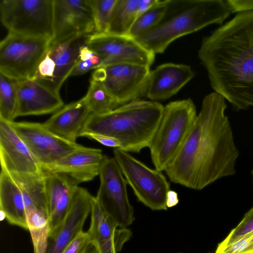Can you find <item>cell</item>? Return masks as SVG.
Here are the masks:
<instances>
[{"label":"cell","mask_w":253,"mask_h":253,"mask_svg":"<svg viewBox=\"0 0 253 253\" xmlns=\"http://www.w3.org/2000/svg\"><path fill=\"white\" fill-rule=\"evenodd\" d=\"M53 0H2L0 19L8 33L33 37H53Z\"/></svg>","instance_id":"6"},{"label":"cell","mask_w":253,"mask_h":253,"mask_svg":"<svg viewBox=\"0 0 253 253\" xmlns=\"http://www.w3.org/2000/svg\"><path fill=\"white\" fill-rule=\"evenodd\" d=\"M94 31L95 24L88 0H53V34L50 45Z\"/></svg>","instance_id":"13"},{"label":"cell","mask_w":253,"mask_h":253,"mask_svg":"<svg viewBox=\"0 0 253 253\" xmlns=\"http://www.w3.org/2000/svg\"><path fill=\"white\" fill-rule=\"evenodd\" d=\"M252 174L253 177V170H252Z\"/></svg>","instance_id":"40"},{"label":"cell","mask_w":253,"mask_h":253,"mask_svg":"<svg viewBox=\"0 0 253 253\" xmlns=\"http://www.w3.org/2000/svg\"><path fill=\"white\" fill-rule=\"evenodd\" d=\"M190 66L164 63L150 71L145 95L152 101L164 100L176 94L194 76Z\"/></svg>","instance_id":"18"},{"label":"cell","mask_w":253,"mask_h":253,"mask_svg":"<svg viewBox=\"0 0 253 253\" xmlns=\"http://www.w3.org/2000/svg\"><path fill=\"white\" fill-rule=\"evenodd\" d=\"M106 157L101 149L84 146L60 159L44 171L64 174L79 184L99 175Z\"/></svg>","instance_id":"20"},{"label":"cell","mask_w":253,"mask_h":253,"mask_svg":"<svg viewBox=\"0 0 253 253\" xmlns=\"http://www.w3.org/2000/svg\"><path fill=\"white\" fill-rule=\"evenodd\" d=\"M83 253H99L95 246L91 243Z\"/></svg>","instance_id":"39"},{"label":"cell","mask_w":253,"mask_h":253,"mask_svg":"<svg viewBox=\"0 0 253 253\" xmlns=\"http://www.w3.org/2000/svg\"><path fill=\"white\" fill-rule=\"evenodd\" d=\"M26 213L34 253H47L50 232L48 213L35 208L26 209Z\"/></svg>","instance_id":"26"},{"label":"cell","mask_w":253,"mask_h":253,"mask_svg":"<svg viewBox=\"0 0 253 253\" xmlns=\"http://www.w3.org/2000/svg\"><path fill=\"white\" fill-rule=\"evenodd\" d=\"M167 6V0H156L141 13L132 25L128 35L136 38L154 27L162 18Z\"/></svg>","instance_id":"29"},{"label":"cell","mask_w":253,"mask_h":253,"mask_svg":"<svg viewBox=\"0 0 253 253\" xmlns=\"http://www.w3.org/2000/svg\"><path fill=\"white\" fill-rule=\"evenodd\" d=\"M197 116L196 106L190 98L171 101L164 107L149 147L155 169H166L183 145Z\"/></svg>","instance_id":"5"},{"label":"cell","mask_w":253,"mask_h":253,"mask_svg":"<svg viewBox=\"0 0 253 253\" xmlns=\"http://www.w3.org/2000/svg\"><path fill=\"white\" fill-rule=\"evenodd\" d=\"M18 96L15 80L0 74V120L8 123L17 117Z\"/></svg>","instance_id":"28"},{"label":"cell","mask_w":253,"mask_h":253,"mask_svg":"<svg viewBox=\"0 0 253 253\" xmlns=\"http://www.w3.org/2000/svg\"><path fill=\"white\" fill-rule=\"evenodd\" d=\"M143 12L139 0H117L106 33L128 35L135 20Z\"/></svg>","instance_id":"25"},{"label":"cell","mask_w":253,"mask_h":253,"mask_svg":"<svg viewBox=\"0 0 253 253\" xmlns=\"http://www.w3.org/2000/svg\"><path fill=\"white\" fill-rule=\"evenodd\" d=\"M99 176L97 200L119 227L127 228L134 220V210L128 200L127 181L114 158L106 157Z\"/></svg>","instance_id":"10"},{"label":"cell","mask_w":253,"mask_h":253,"mask_svg":"<svg viewBox=\"0 0 253 253\" xmlns=\"http://www.w3.org/2000/svg\"><path fill=\"white\" fill-rule=\"evenodd\" d=\"M1 169L11 173H39L44 171L9 123L0 120Z\"/></svg>","instance_id":"14"},{"label":"cell","mask_w":253,"mask_h":253,"mask_svg":"<svg viewBox=\"0 0 253 253\" xmlns=\"http://www.w3.org/2000/svg\"><path fill=\"white\" fill-rule=\"evenodd\" d=\"M164 107L157 101L137 100L106 114H91L83 133L114 138L121 144L119 149L128 153H139L144 148L149 147Z\"/></svg>","instance_id":"4"},{"label":"cell","mask_w":253,"mask_h":253,"mask_svg":"<svg viewBox=\"0 0 253 253\" xmlns=\"http://www.w3.org/2000/svg\"></svg>","instance_id":"41"},{"label":"cell","mask_w":253,"mask_h":253,"mask_svg":"<svg viewBox=\"0 0 253 253\" xmlns=\"http://www.w3.org/2000/svg\"><path fill=\"white\" fill-rule=\"evenodd\" d=\"M225 98L213 92L202 107L180 149L164 170L170 181L200 190L223 177L234 175L239 155Z\"/></svg>","instance_id":"1"},{"label":"cell","mask_w":253,"mask_h":253,"mask_svg":"<svg viewBox=\"0 0 253 253\" xmlns=\"http://www.w3.org/2000/svg\"><path fill=\"white\" fill-rule=\"evenodd\" d=\"M18 96L17 117L55 113L64 102L59 94L32 79L15 80Z\"/></svg>","instance_id":"17"},{"label":"cell","mask_w":253,"mask_h":253,"mask_svg":"<svg viewBox=\"0 0 253 253\" xmlns=\"http://www.w3.org/2000/svg\"><path fill=\"white\" fill-rule=\"evenodd\" d=\"M253 232V207L244 215L239 224L233 229L227 237L219 244L229 245L247 234Z\"/></svg>","instance_id":"31"},{"label":"cell","mask_w":253,"mask_h":253,"mask_svg":"<svg viewBox=\"0 0 253 253\" xmlns=\"http://www.w3.org/2000/svg\"><path fill=\"white\" fill-rule=\"evenodd\" d=\"M0 209L9 223L28 230L26 209L21 190L10 175L1 169Z\"/></svg>","instance_id":"23"},{"label":"cell","mask_w":253,"mask_h":253,"mask_svg":"<svg viewBox=\"0 0 253 253\" xmlns=\"http://www.w3.org/2000/svg\"><path fill=\"white\" fill-rule=\"evenodd\" d=\"M179 202L177 193L172 190H169L167 194L166 205L168 208L173 207Z\"/></svg>","instance_id":"37"},{"label":"cell","mask_w":253,"mask_h":253,"mask_svg":"<svg viewBox=\"0 0 253 253\" xmlns=\"http://www.w3.org/2000/svg\"><path fill=\"white\" fill-rule=\"evenodd\" d=\"M231 13H238L253 11V0H226Z\"/></svg>","instance_id":"36"},{"label":"cell","mask_w":253,"mask_h":253,"mask_svg":"<svg viewBox=\"0 0 253 253\" xmlns=\"http://www.w3.org/2000/svg\"><path fill=\"white\" fill-rule=\"evenodd\" d=\"M91 243L87 232L82 231L67 246L62 253H83Z\"/></svg>","instance_id":"33"},{"label":"cell","mask_w":253,"mask_h":253,"mask_svg":"<svg viewBox=\"0 0 253 253\" xmlns=\"http://www.w3.org/2000/svg\"><path fill=\"white\" fill-rule=\"evenodd\" d=\"M215 253H253V232L229 245L218 244Z\"/></svg>","instance_id":"32"},{"label":"cell","mask_w":253,"mask_h":253,"mask_svg":"<svg viewBox=\"0 0 253 253\" xmlns=\"http://www.w3.org/2000/svg\"><path fill=\"white\" fill-rule=\"evenodd\" d=\"M84 101L91 114L101 115L110 112L120 105L102 84L91 80Z\"/></svg>","instance_id":"27"},{"label":"cell","mask_w":253,"mask_h":253,"mask_svg":"<svg viewBox=\"0 0 253 253\" xmlns=\"http://www.w3.org/2000/svg\"><path fill=\"white\" fill-rule=\"evenodd\" d=\"M9 123L44 170L60 159L84 147L57 136L42 124L27 122Z\"/></svg>","instance_id":"11"},{"label":"cell","mask_w":253,"mask_h":253,"mask_svg":"<svg viewBox=\"0 0 253 253\" xmlns=\"http://www.w3.org/2000/svg\"><path fill=\"white\" fill-rule=\"evenodd\" d=\"M81 136L86 137L89 139L95 140L106 146L115 148H120L121 147V144L118 140L106 135L89 132H84L82 134Z\"/></svg>","instance_id":"35"},{"label":"cell","mask_w":253,"mask_h":253,"mask_svg":"<svg viewBox=\"0 0 253 253\" xmlns=\"http://www.w3.org/2000/svg\"><path fill=\"white\" fill-rule=\"evenodd\" d=\"M91 7L95 32L106 33L117 0H88Z\"/></svg>","instance_id":"30"},{"label":"cell","mask_w":253,"mask_h":253,"mask_svg":"<svg viewBox=\"0 0 253 253\" xmlns=\"http://www.w3.org/2000/svg\"><path fill=\"white\" fill-rule=\"evenodd\" d=\"M51 40L8 33L0 43V72L14 80H33Z\"/></svg>","instance_id":"8"},{"label":"cell","mask_w":253,"mask_h":253,"mask_svg":"<svg viewBox=\"0 0 253 253\" xmlns=\"http://www.w3.org/2000/svg\"><path fill=\"white\" fill-rule=\"evenodd\" d=\"M87 37L77 36L56 44H50L47 52L54 62L55 71L47 88L59 94L61 85L80 60V48L86 43Z\"/></svg>","instance_id":"22"},{"label":"cell","mask_w":253,"mask_h":253,"mask_svg":"<svg viewBox=\"0 0 253 253\" xmlns=\"http://www.w3.org/2000/svg\"><path fill=\"white\" fill-rule=\"evenodd\" d=\"M95 54H96L87 47L86 43L80 48V59L82 61L90 59Z\"/></svg>","instance_id":"38"},{"label":"cell","mask_w":253,"mask_h":253,"mask_svg":"<svg viewBox=\"0 0 253 253\" xmlns=\"http://www.w3.org/2000/svg\"><path fill=\"white\" fill-rule=\"evenodd\" d=\"M91 219L87 231L99 253H118L132 235L127 228H120L103 209L95 197L91 201Z\"/></svg>","instance_id":"15"},{"label":"cell","mask_w":253,"mask_h":253,"mask_svg":"<svg viewBox=\"0 0 253 253\" xmlns=\"http://www.w3.org/2000/svg\"><path fill=\"white\" fill-rule=\"evenodd\" d=\"M92 196L78 187L72 205L58 228L49 235L47 253H62L67 246L83 230L90 213Z\"/></svg>","instance_id":"16"},{"label":"cell","mask_w":253,"mask_h":253,"mask_svg":"<svg viewBox=\"0 0 253 253\" xmlns=\"http://www.w3.org/2000/svg\"><path fill=\"white\" fill-rule=\"evenodd\" d=\"M9 174L21 190L25 209L36 208L47 212L48 214L45 171L39 173Z\"/></svg>","instance_id":"24"},{"label":"cell","mask_w":253,"mask_h":253,"mask_svg":"<svg viewBox=\"0 0 253 253\" xmlns=\"http://www.w3.org/2000/svg\"><path fill=\"white\" fill-rule=\"evenodd\" d=\"M198 55L214 92L236 111L253 107V11L203 38Z\"/></svg>","instance_id":"2"},{"label":"cell","mask_w":253,"mask_h":253,"mask_svg":"<svg viewBox=\"0 0 253 253\" xmlns=\"http://www.w3.org/2000/svg\"><path fill=\"white\" fill-rule=\"evenodd\" d=\"M150 71V67L143 65L116 63L97 68L92 80L101 83L122 105L145 95Z\"/></svg>","instance_id":"9"},{"label":"cell","mask_w":253,"mask_h":253,"mask_svg":"<svg viewBox=\"0 0 253 253\" xmlns=\"http://www.w3.org/2000/svg\"><path fill=\"white\" fill-rule=\"evenodd\" d=\"M101 64V59L96 54L93 55L90 59L85 61L80 59L70 76L83 75L91 69L100 67Z\"/></svg>","instance_id":"34"},{"label":"cell","mask_w":253,"mask_h":253,"mask_svg":"<svg viewBox=\"0 0 253 253\" xmlns=\"http://www.w3.org/2000/svg\"><path fill=\"white\" fill-rule=\"evenodd\" d=\"M113 154L138 201L153 211L167 210L166 196L170 184L162 172L149 168L119 148L114 149Z\"/></svg>","instance_id":"7"},{"label":"cell","mask_w":253,"mask_h":253,"mask_svg":"<svg viewBox=\"0 0 253 253\" xmlns=\"http://www.w3.org/2000/svg\"><path fill=\"white\" fill-rule=\"evenodd\" d=\"M231 13L226 0H167L158 24L135 39L154 54L162 53L178 38L211 24H222Z\"/></svg>","instance_id":"3"},{"label":"cell","mask_w":253,"mask_h":253,"mask_svg":"<svg viewBox=\"0 0 253 253\" xmlns=\"http://www.w3.org/2000/svg\"><path fill=\"white\" fill-rule=\"evenodd\" d=\"M44 171L50 235L65 218L79 186L76 181L64 174Z\"/></svg>","instance_id":"19"},{"label":"cell","mask_w":253,"mask_h":253,"mask_svg":"<svg viewBox=\"0 0 253 253\" xmlns=\"http://www.w3.org/2000/svg\"><path fill=\"white\" fill-rule=\"evenodd\" d=\"M90 114L83 97L64 106L42 124L57 136L76 142V139L81 136Z\"/></svg>","instance_id":"21"},{"label":"cell","mask_w":253,"mask_h":253,"mask_svg":"<svg viewBox=\"0 0 253 253\" xmlns=\"http://www.w3.org/2000/svg\"><path fill=\"white\" fill-rule=\"evenodd\" d=\"M86 45L101 59L100 67L121 63L150 67L155 60V54L129 35L93 33L87 35Z\"/></svg>","instance_id":"12"}]
</instances>
